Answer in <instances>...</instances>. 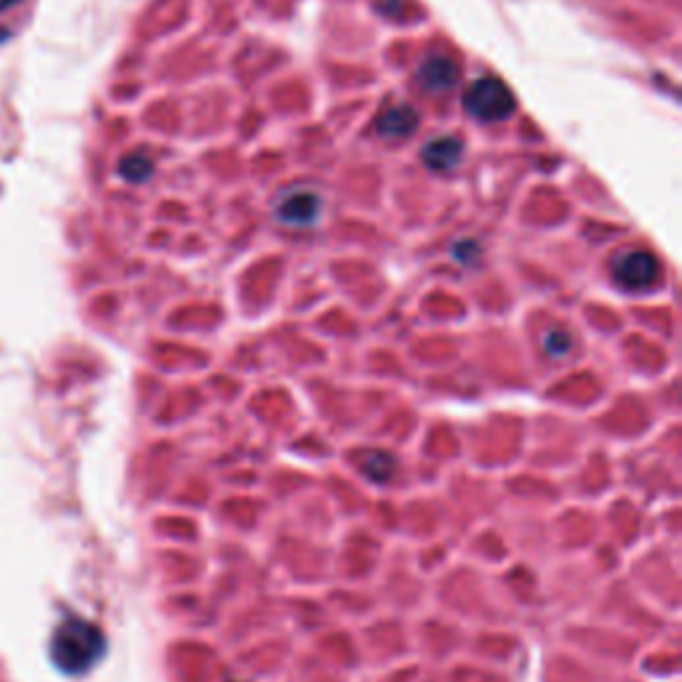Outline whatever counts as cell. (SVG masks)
Here are the masks:
<instances>
[{
	"instance_id": "1",
	"label": "cell",
	"mask_w": 682,
	"mask_h": 682,
	"mask_svg": "<svg viewBox=\"0 0 682 682\" xmlns=\"http://www.w3.org/2000/svg\"><path fill=\"white\" fill-rule=\"evenodd\" d=\"M104 635L102 629L80 616H67V619L54 629L51 637V659L64 675H83L102 659Z\"/></svg>"
},
{
	"instance_id": "2",
	"label": "cell",
	"mask_w": 682,
	"mask_h": 682,
	"mask_svg": "<svg viewBox=\"0 0 682 682\" xmlns=\"http://www.w3.org/2000/svg\"><path fill=\"white\" fill-rule=\"evenodd\" d=\"M464 107L472 118L483 120V123H499L515 112L517 99L504 80L480 78L464 94Z\"/></svg>"
},
{
	"instance_id": "3",
	"label": "cell",
	"mask_w": 682,
	"mask_h": 682,
	"mask_svg": "<svg viewBox=\"0 0 682 682\" xmlns=\"http://www.w3.org/2000/svg\"><path fill=\"white\" fill-rule=\"evenodd\" d=\"M613 278L627 291H645L659 283L661 264L651 251H624L613 262Z\"/></svg>"
},
{
	"instance_id": "4",
	"label": "cell",
	"mask_w": 682,
	"mask_h": 682,
	"mask_svg": "<svg viewBox=\"0 0 682 682\" xmlns=\"http://www.w3.org/2000/svg\"><path fill=\"white\" fill-rule=\"evenodd\" d=\"M320 206H323V203H320V198L315 192L299 190L280 200L278 208H275V214H278L280 222L288 224V227H310V224L318 222Z\"/></svg>"
},
{
	"instance_id": "5",
	"label": "cell",
	"mask_w": 682,
	"mask_h": 682,
	"mask_svg": "<svg viewBox=\"0 0 682 682\" xmlns=\"http://www.w3.org/2000/svg\"><path fill=\"white\" fill-rule=\"evenodd\" d=\"M459 64L445 54H429L419 64V83L432 94H445L459 83Z\"/></svg>"
},
{
	"instance_id": "6",
	"label": "cell",
	"mask_w": 682,
	"mask_h": 682,
	"mask_svg": "<svg viewBox=\"0 0 682 682\" xmlns=\"http://www.w3.org/2000/svg\"><path fill=\"white\" fill-rule=\"evenodd\" d=\"M376 128L384 139H405L419 128V112L413 110L411 104H395L381 112Z\"/></svg>"
},
{
	"instance_id": "7",
	"label": "cell",
	"mask_w": 682,
	"mask_h": 682,
	"mask_svg": "<svg viewBox=\"0 0 682 682\" xmlns=\"http://www.w3.org/2000/svg\"><path fill=\"white\" fill-rule=\"evenodd\" d=\"M421 158L432 171H453L464 158V144L456 136H437L424 147Z\"/></svg>"
},
{
	"instance_id": "8",
	"label": "cell",
	"mask_w": 682,
	"mask_h": 682,
	"mask_svg": "<svg viewBox=\"0 0 682 682\" xmlns=\"http://www.w3.org/2000/svg\"><path fill=\"white\" fill-rule=\"evenodd\" d=\"M357 467L363 469V475L373 483H389L395 477V459L384 451H363L357 456Z\"/></svg>"
},
{
	"instance_id": "9",
	"label": "cell",
	"mask_w": 682,
	"mask_h": 682,
	"mask_svg": "<svg viewBox=\"0 0 682 682\" xmlns=\"http://www.w3.org/2000/svg\"><path fill=\"white\" fill-rule=\"evenodd\" d=\"M120 176L128 182H147L152 176V160L147 155H128L120 160Z\"/></svg>"
},
{
	"instance_id": "10",
	"label": "cell",
	"mask_w": 682,
	"mask_h": 682,
	"mask_svg": "<svg viewBox=\"0 0 682 682\" xmlns=\"http://www.w3.org/2000/svg\"><path fill=\"white\" fill-rule=\"evenodd\" d=\"M571 336L565 334V331H549L547 336H544V347H547L549 355L555 357H565L568 352H571Z\"/></svg>"
},
{
	"instance_id": "11",
	"label": "cell",
	"mask_w": 682,
	"mask_h": 682,
	"mask_svg": "<svg viewBox=\"0 0 682 682\" xmlns=\"http://www.w3.org/2000/svg\"><path fill=\"white\" fill-rule=\"evenodd\" d=\"M16 3H22V0H0V11H6V8L16 6Z\"/></svg>"
}]
</instances>
